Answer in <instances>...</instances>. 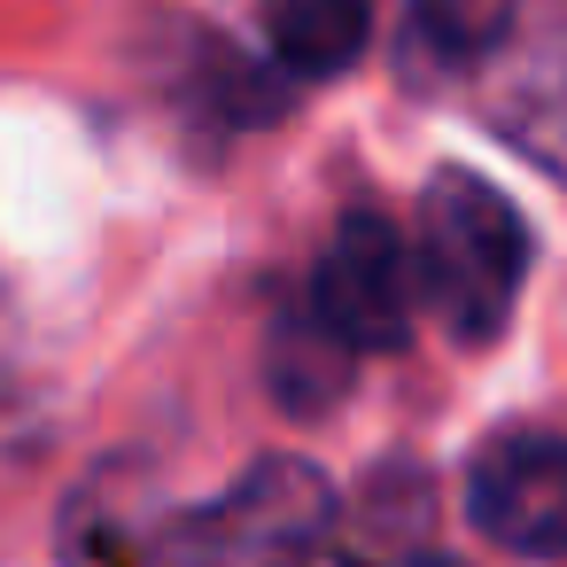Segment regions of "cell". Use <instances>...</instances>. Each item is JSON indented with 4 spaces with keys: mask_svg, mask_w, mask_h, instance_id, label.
I'll return each mask as SVG.
<instances>
[{
    "mask_svg": "<svg viewBox=\"0 0 567 567\" xmlns=\"http://www.w3.org/2000/svg\"><path fill=\"white\" fill-rule=\"evenodd\" d=\"M528 280V226L482 172H435L420 195V288L458 342H497Z\"/></svg>",
    "mask_w": 567,
    "mask_h": 567,
    "instance_id": "obj_1",
    "label": "cell"
},
{
    "mask_svg": "<svg viewBox=\"0 0 567 567\" xmlns=\"http://www.w3.org/2000/svg\"><path fill=\"white\" fill-rule=\"evenodd\" d=\"M334 528V489L311 458H257L226 497L179 513L156 567H303Z\"/></svg>",
    "mask_w": 567,
    "mask_h": 567,
    "instance_id": "obj_2",
    "label": "cell"
},
{
    "mask_svg": "<svg viewBox=\"0 0 567 567\" xmlns=\"http://www.w3.org/2000/svg\"><path fill=\"white\" fill-rule=\"evenodd\" d=\"M420 257L412 241L381 218V210H350L334 226V241L319 249V272H311V311L350 342V350H396L412 334V311H420Z\"/></svg>",
    "mask_w": 567,
    "mask_h": 567,
    "instance_id": "obj_3",
    "label": "cell"
},
{
    "mask_svg": "<svg viewBox=\"0 0 567 567\" xmlns=\"http://www.w3.org/2000/svg\"><path fill=\"white\" fill-rule=\"evenodd\" d=\"M466 513L513 559H567V435H489L466 466Z\"/></svg>",
    "mask_w": 567,
    "mask_h": 567,
    "instance_id": "obj_4",
    "label": "cell"
},
{
    "mask_svg": "<svg viewBox=\"0 0 567 567\" xmlns=\"http://www.w3.org/2000/svg\"><path fill=\"white\" fill-rule=\"evenodd\" d=\"M365 0H265V48L296 79H342L365 55Z\"/></svg>",
    "mask_w": 567,
    "mask_h": 567,
    "instance_id": "obj_5",
    "label": "cell"
},
{
    "mask_svg": "<svg viewBox=\"0 0 567 567\" xmlns=\"http://www.w3.org/2000/svg\"><path fill=\"white\" fill-rule=\"evenodd\" d=\"M350 342L303 303V311H280L272 319V358H265V373H272V396L288 404V412H327L342 389H350Z\"/></svg>",
    "mask_w": 567,
    "mask_h": 567,
    "instance_id": "obj_6",
    "label": "cell"
},
{
    "mask_svg": "<svg viewBox=\"0 0 567 567\" xmlns=\"http://www.w3.org/2000/svg\"><path fill=\"white\" fill-rule=\"evenodd\" d=\"M513 0H404V40L435 71H474L505 48Z\"/></svg>",
    "mask_w": 567,
    "mask_h": 567,
    "instance_id": "obj_7",
    "label": "cell"
},
{
    "mask_svg": "<svg viewBox=\"0 0 567 567\" xmlns=\"http://www.w3.org/2000/svg\"><path fill=\"white\" fill-rule=\"evenodd\" d=\"M404 567H451V559H435V551H427V559H404Z\"/></svg>",
    "mask_w": 567,
    "mask_h": 567,
    "instance_id": "obj_8",
    "label": "cell"
}]
</instances>
